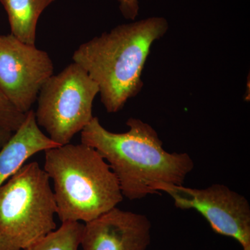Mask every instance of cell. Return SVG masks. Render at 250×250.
<instances>
[{
    "instance_id": "obj_15",
    "label": "cell",
    "mask_w": 250,
    "mask_h": 250,
    "mask_svg": "<svg viewBox=\"0 0 250 250\" xmlns=\"http://www.w3.org/2000/svg\"></svg>"
},
{
    "instance_id": "obj_7",
    "label": "cell",
    "mask_w": 250,
    "mask_h": 250,
    "mask_svg": "<svg viewBox=\"0 0 250 250\" xmlns=\"http://www.w3.org/2000/svg\"><path fill=\"white\" fill-rule=\"evenodd\" d=\"M53 72V62L45 51L11 34L0 35V90L18 111H30Z\"/></svg>"
},
{
    "instance_id": "obj_12",
    "label": "cell",
    "mask_w": 250,
    "mask_h": 250,
    "mask_svg": "<svg viewBox=\"0 0 250 250\" xmlns=\"http://www.w3.org/2000/svg\"><path fill=\"white\" fill-rule=\"evenodd\" d=\"M26 118L15 107L0 90V125L12 132L17 131Z\"/></svg>"
},
{
    "instance_id": "obj_14",
    "label": "cell",
    "mask_w": 250,
    "mask_h": 250,
    "mask_svg": "<svg viewBox=\"0 0 250 250\" xmlns=\"http://www.w3.org/2000/svg\"><path fill=\"white\" fill-rule=\"evenodd\" d=\"M14 133L0 125V149H2L9 142Z\"/></svg>"
},
{
    "instance_id": "obj_11",
    "label": "cell",
    "mask_w": 250,
    "mask_h": 250,
    "mask_svg": "<svg viewBox=\"0 0 250 250\" xmlns=\"http://www.w3.org/2000/svg\"><path fill=\"white\" fill-rule=\"evenodd\" d=\"M84 225L80 222L62 223L44 238L24 250H78L81 245Z\"/></svg>"
},
{
    "instance_id": "obj_4",
    "label": "cell",
    "mask_w": 250,
    "mask_h": 250,
    "mask_svg": "<svg viewBox=\"0 0 250 250\" xmlns=\"http://www.w3.org/2000/svg\"><path fill=\"white\" fill-rule=\"evenodd\" d=\"M49 177L24 164L0 187V250H24L56 230L57 207Z\"/></svg>"
},
{
    "instance_id": "obj_5",
    "label": "cell",
    "mask_w": 250,
    "mask_h": 250,
    "mask_svg": "<svg viewBox=\"0 0 250 250\" xmlns=\"http://www.w3.org/2000/svg\"><path fill=\"white\" fill-rule=\"evenodd\" d=\"M99 87L88 72L73 62L46 81L38 96L36 122L59 146L68 144L93 119Z\"/></svg>"
},
{
    "instance_id": "obj_13",
    "label": "cell",
    "mask_w": 250,
    "mask_h": 250,
    "mask_svg": "<svg viewBox=\"0 0 250 250\" xmlns=\"http://www.w3.org/2000/svg\"><path fill=\"white\" fill-rule=\"evenodd\" d=\"M122 14L128 20L134 21L139 11V0H118Z\"/></svg>"
},
{
    "instance_id": "obj_10",
    "label": "cell",
    "mask_w": 250,
    "mask_h": 250,
    "mask_svg": "<svg viewBox=\"0 0 250 250\" xmlns=\"http://www.w3.org/2000/svg\"><path fill=\"white\" fill-rule=\"evenodd\" d=\"M55 0H0L8 14L11 34L24 43L35 45L41 15Z\"/></svg>"
},
{
    "instance_id": "obj_6",
    "label": "cell",
    "mask_w": 250,
    "mask_h": 250,
    "mask_svg": "<svg viewBox=\"0 0 250 250\" xmlns=\"http://www.w3.org/2000/svg\"><path fill=\"white\" fill-rule=\"evenodd\" d=\"M159 192L168 194L180 209H194L201 213L218 234L231 237L250 250V206L246 197L223 184L206 188L163 184Z\"/></svg>"
},
{
    "instance_id": "obj_9",
    "label": "cell",
    "mask_w": 250,
    "mask_h": 250,
    "mask_svg": "<svg viewBox=\"0 0 250 250\" xmlns=\"http://www.w3.org/2000/svg\"><path fill=\"white\" fill-rule=\"evenodd\" d=\"M58 146L41 131L35 112L28 111L21 127L0 149V187L31 156Z\"/></svg>"
},
{
    "instance_id": "obj_3",
    "label": "cell",
    "mask_w": 250,
    "mask_h": 250,
    "mask_svg": "<svg viewBox=\"0 0 250 250\" xmlns=\"http://www.w3.org/2000/svg\"><path fill=\"white\" fill-rule=\"evenodd\" d=\"M44 152V170L53 180L57 214L62 223H88L123 201L116 174L93 147L68 143Z\"/></svg>"
},
{
    "instance_id": "obj_2",
    "label": "cell",
    "mask_w": 250,
    "mask_h": 250,
    "mask_svg": "<svg viewBox=\"0 0 250 250\" xmlns=\"http://www.w3.org/2000/svg\"><path fill=\"white\" fill-rule=\"evenodd\" d=\"M169 29L164 17H151L113 28L82 44L72 59L98 84L108 113L121 111L143 89L142 73L152 46Z\"/></svg>"
},
{
    "instance_id": "obj_8",
    "label": "cell",
    "mask_w": 250,
    "mask_h": 250,
    "mask_svg": "<svg viewBox=\"0 0 250 250\" xmlns=\"http://www.w3.org/2000/svg\"><path fill=\"white\" fill-rule=\"evenodd\" d=\"M151 223L146 215L115 207L85 223L83 250H147Z\"/></svg>"
},
{
    "instance_id": "obj_1",
    "label": "cell",
    "mask_w": 250,
    "mask_h": 250,
    "mask_svg": "<svg viewBox=\"0 0 250 250\" xmlns=\"http://www.w3.org/2000/svg\"><path fill=\"white\" fill-rule=\"evenodd\" d=\"M129 131L111 132L99 118L81 131L82 143L96 149L116 174L123 197L137 200L159 194L163 184L184 185L194 163L187 153L167 152L151 125L138 118L126 121Z\"/></svg>"
}]
</instances>
